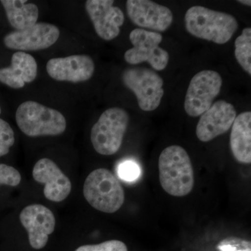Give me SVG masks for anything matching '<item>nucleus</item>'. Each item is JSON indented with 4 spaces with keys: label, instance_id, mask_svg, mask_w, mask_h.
<instances>
[{
    "label": "nucleus",
    "instance_id": "1",
    "mask_svg": "<svg viewBox=\"0 0 251 251\" xmlns=\"http://www.w3.org/2000/svg\"><path fill=\"white\" fill-rule=\"evenodd\" d=\"M158 173L162 188L175 197H184L194 186V171L187 151L179 145L163 150L158 158Z\"/></svg>",
    "mask_w": 251,
    "mask_h": 251
},
{
    "label": "nucleus",
    "instance_id": "2",
    "mask_svg": "<svg viewBox=\"0 0 251 251\" xmlns=\"http://www.w3.org/2000/svg\"><path fill=\"white\" fill-rule=\"evenodd\" d=\"M184 21L186 30L191 35L220 45L228 42L239 27L232 15L201 6L190 8Z\"/></svg>",
    "mask_w": 251,
    "mask_h": 251
},
{
    "label": "nucleus",
    "instance_id": "3",
    "mask_svg": "<svg viewBox=\"0 0 251 251\" xmlns=\"http://www.w3.org/2000/svg\"><path fill=\"white\" fill-rule=\"evenodd\" d=\"M83 194L86 201L97 210L113 214L123 205L125 193L119 180L105 168L92 171L85 179Z\"/></svg>",
    "mask_w": 251,
    "mask_h": 251
},
{
    "label": "nucleus",
    "instance_id": "4",
    "mask_svg": "<svg viewBox=\"0 0 251 251\" xmlns=\"http://www.w3.org/2000/svg\"><path fill=\"white\" fill-rule=\"evenodd\" d=\"M16 120L21 131L29 137L58 135L67 128L65 117L60 112L31 100L20 105Z\"/></svg>",
    "mask_w": 251,
    "mask_h": 251
},
{
    "label": "nucleus",
    "instance_id": "5",
    "mask_svg": "<svg viewBox=\"0 0 251 251\" xmlns=\"http://www.w3.org/2000/svg\"><path fill=\"white\" fill-rule=\"evenodd\" d=\"M129 123V115L124 109H107L91 130V142L97 152L104 156L120 150Z\"/></svg>",
    "mask_w": 251,
    "mask_h": 251
},
{
    "label": "nucleus",
    "instance_id": "6",
    "mask_svg": "<svg viewBox=\"0 0 251 251\" xmlns=\"http://www.w3.org/2000/svg\"><path fill=\"white\" fill-rule=\"evenodd\" d=\"M122 80L135 94L142 110L153 111L159 106L164 94L163 80L154 71L143 67L126 69Z\"/></svg>",
    "mask_w": 251,
    "mask_h": 251
},
{
    "label": "nucleus",
    "instance_id": "7",
    "mask_svg": "<svg viewBox=\"0 0 251 251\" xmlns=\"http://www.w3.org/2000/svg\"><path fill=\"white\" fill-rule=\"evenodd\" d=\"M129 39L133 48L126 51V62L133 65L148 62L156 71L166 69L170 54L159 46L163 40L160 33L137 28L130 33Z\"/></svg>",
    "mask_w": 251,
    "mask_h": 251
},
{
    "label": "nucleus",
    "instance_id": "8",
    "mask_svg": "<svg viewBox=\"0 0 251 251\" xmlns=\"http://www.w3.org/2000/svg\"><path fill=\"white\" fill-rule=\"evenodd\" d=\"M223 80L215 71L203 70L191 79L184 101V110L188 116L202 115L214 103L221 92Z\"/></svg>",
    "mask_w": 251,
    "mask_h": 251
},
{
    "label": "nucleus",
    "instance_id": "9",
    "mask_svg": "<svg viewBox=\"0 0 251 251\" xmlns=\"http://www.w3.org/2000/svg\"><path fill=\"white\" fill-rule=\"evenodd\" d=\"M59 29L49 23H36L21 31H13L4 38L7 49L23 51H36L49 49L59 37Z\"/></svg>",
    "mask_w": 251,
    "mask_h": 251
},
{
    "label": "nucleus",
    "instance_id": "10",
    "mask_svg": "<svg viewBox=\"0 0 251 251\" xmlns=\"http://www.w3.org/2000/svg\"><path fill=\"white\" fill-rule=\"evenodd\" d=\"M127 14L131 22L140 29L159 33L171 27L173 21L171 10L150 0H128Z\"/></svg>",
    "mask_w": 251,
    "mask_h": 251
},
{
    "label": "nucleus",
    "instance_id": "11",
    "mask_svg": "<svg viewBox=\"0 0 251 251\" xmlns=\"http://www.w3.org/2000/svg\"><path fill=\"white\" fill-rule=\"evenodd\" d=\"M113 0H87L85 9L93 23L96 32L101 39L111 41L118 36L125 23L121 9L114 6Z\"/></svg>",
    "mask_w": 251,
    "mask_h": 251
},
{
    "label": "nucleus",
    "instance_id": "12",
    "mask_svg": "<svg viewBox=\"0 0 251 251\" xmlns=\"http://www.w3.org/2000/svg\"><path fill=\"white\" fill-rule=\"evenodd\" d=\"M237 111L232 103L219 100L201 115L196 127V135L203 143H207L224 134L232 127Z\"/></svg>",
    "mask_w": 251,
    "mask_h": 251
},
{
    "label": "nucleus",
    "instance_id": "13",
    "mask_svg": "<svg viewBox=\"0 0 251 251\" xmlns=\"http://www.w3.org/2000/svg\"><path fill=\"white\" fill-rule=\"evenodd\" d=\"M20 220L27 230L31 247L36 250L45 247L55 228L53 213L42 204H31L21 211Z\"/></svg>",
    "mask_w": 251,
    "mask_h": 251
},
{
    "label": "nucleus",
    "instance_id": "14",
    "mask_svg": "<svg viewBox=\"0 0 251 251\" xmlns=\"http://www.w3.org/2000/svg\"><path fill=\"white\" fill-rule=\"evenodd\" d=\"M32 175L37 182L45 184L44 196L49 201L62 202L72 191L70 179L49 158H42L37 161L33 168Z\"/></svg>",
    "mask_w": 251,
    "mask_h": 251
},
{
    "label": "nucleus",
    "instance_id": "15",
    "mask_svg": "<svg viewBox=\"0 0 251 251\" xmlns=\"http://www.w3.org/2000/svg\"><path fill=\"white\" fill-rule=\"evenodd\" d=\"M46 70L54 80L77 83L90 80L93 75L95 65L90 56L74 54L50 59L46 64Z\"/></svg>",
    "mask_w": 251,
    "mask_h": 251
},
{
    "label": "nucleus",
    "instance_id": "16",
    "mask_svg": "<svg viewBox=\"0 0 251 251\" xmlns=\"http://www.w3.org/2000/svg\"><path fill=\"white\" fill-rule=\"evenodd\" d=\"M37 64L31 54L18 51L13 54L9 67L0 69V82L11 88L21 89L35 80Z\"/></svg>",
    "mask_w": 251,
    "mask_h": 251
},
{
    "label": "nucleus",
    "instance_id": "17",
    "mask_svg": "<svg viewBox=\"0 0 251 251\" xmlns=\"http://www.w3.org/2000/svg\"><path fill=\"white\" fill-rule=\"evenodd\" d=\"M231 151L238 162L251 163V112H242L232 124L230 139Z\"/></svg>",
    "mask_w": 251,
    "mask_h": 251
},
{
    "label": "nucleus",
    "instance_id": "18",
    "mask_svg": "<svg viewBox=\"0 0 251 251\" xmlns=\"http://www.w3.org/2000/svg\"><path fill=\"white\" fill-rule=\"evenodd\" d=\"M25 0H1L8 21L17 31L35 25L39 18V8Z\"/></svg>",
    "mask_w": 251,
    "mask_h": 251
},
{
    "label": "nucleus",
    "instance_id": "19",
    "mask_svg": "<svg viewBox=\"0 0 251 251\" xmlns=\"http://www.w3.org/2000/svg\"><path fill=\"white\" fill-rule=\"evenodd\" d=\"M236 59L246 72L251 75V28L243 29L235 41Z\"/></svg>",
    "mask_w": 251,
    "mask_h": 251
},
{
    "label": "nucleus",
    "instance_id": "20",
    "mask_svg": "<svg viewBox=\"0 0 251 251\" xmlns=\"http://www.w3.org/2000/svg\"><path fill=\"white\" fill-rule=\"evenodd\" d=\"M14 143V130L8 122L0 119V157L7 154Z\"/></svg>",
    "mask_w": 251,
    "mask_h": 251
},
{
    "label": "nucleus",
    "instance_id": "21",
    "mask_svg": "<svg viewBox=\"0 0 251 251\" xmlns=\"http://www.w3.org/2000/svg\"><path fill=\"white\" fill-rule=\"evenodd\" d=\"M75 251H128L125 243L119 240H110L94 245H84Z\"/></svg>",
    "mask_w": 251,
    "mask_h": 251
},
{
    "label": "nucleus",
    "instance_id": "22",
    "mask_svg": "<svg viewBox=\"0 0 251 251\" xmlns=\"http://www.w3.org/2000/svg\"><path fill=\"white\" fill-rule=\"evenodd\" d=\"M21 181V175L14 167L0 164V185L16 186Z\"/></svg>",
    "mask_w": 251,
    "mask_h": 251
},
{
    "label": "nucleus",
    "instance_id": "23",
    "mask_svg": "<svg viewBox=\"0 0 251 251\" xmlns=\"http://www.w3.org/2000/svg\"><path fill=\"white\" fill-rule=\"evenodd\" d=\"M118 175L124 181L128 182L134 181L140 175L139 166L133 161L123 162L118 167Z\"/></svg>",
    "mask_w": 251,
    "mask_h": 251
},
{
    "label": "nucleus",
    "instance_id": "24",
    "mask_svg": "<svg viewBox=\"0 0 251 251\" xmlns=\"http://www.w3.org/2000/svg\"><path fill=\"white\" fill-rule=\"evenodd\" d=\"M244 241L241 242L239 244H236L235 243L232 244L231 243H227V244H220L219 248L221 251H250V249L248 247L247 243V245H244Z\"/></svg>",
    "mask_w": 251,
    "mask_h": 251
},
{
    "label": "nucleus",
    "instance_id": "25",
    "mask_svg": "<svg viewBox=\"0 0 251 251\" xmlns=\"http://www.w3.org/2000/svg\"><path fill=\"white\" fill-rule=\"evenodd\" d=\"M238 2L241 3V4L244 5H247V6H251V1L250 0H239Z\"/></svg>",
    "mask_w": 251,
    "mask_h": 251
},
{
    "label": "nucleus",
    "instance_id": "26",
    "mask_svg": "<svg viewBox=\"0 0 251 251\" xmlns=\"http://www.w3.org/2000/svg\"><path fill=\"white\" fill-rule=\"evenodd\" d=\"M1 107H0V115H1Z\"/></svg>",
    "mask_w": 251,
    "mask_h": 251
}]
</instances>
